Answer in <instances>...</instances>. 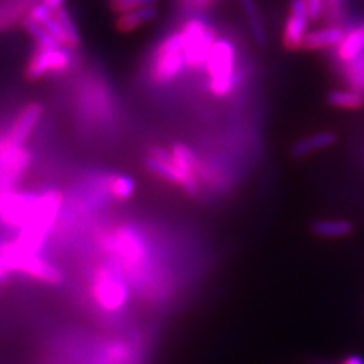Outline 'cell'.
<instances>
[{
  "mask_svg": "<svg viewBox=\"0 0 364 364\" xmlns=\"http://www.w3.org/2000/svg\"><path fill=\"white\" fill-rule=\"evenodd\" d=\"M156 2L158 0H109V8L112 13L123 14L144 6H155Z\"/></svg>",
  "mask_w": 364,
  "mask_h": 364,
  "instance_id": "24",
  "label": "cell"
},
{
  "mask_svg": "<svg viewBox=\"0 0 364 364\" xmlns=\"http://www.w3.org/2000/svg\"><path fill=\"white\" fill-rule=\"evenodd\" d=\"M309 25L310 18L304 0H291L290 16L282 32L284 48L291 52L302 49V43L309 33Z\"/></svg>",
  "mask_w": 364,
  "mask_h": 364,
  "instance_id": "9",
  "label": "cell"
},
{
  "mask_svg": "<svg viewBox=\"0 0 364 364\" xmlns=\"http://www.w3.org/2000/svg\"><path fill=\"white\" fill-rule=\"evenodd\" d=\"M336 141H337L336 132H333V131L317 132L314 135L306 136V139L299 140L298 143H294L291 146L290 154L293 158H304V156H309L314 152L326 149V147L333 146Z\"/></svg>",
  "mask_w": 364,
  "mask_h": 364,
  "instance_id": "13",
  "label": "cell"
},
{
  "mask_svg": "<svg viewBox=\"0 0 364 364\" xmlns=\"http://www.w3.org/2000/svg\"><path fill=\"white\" fill-rule=\"evenodd\" d=\"M95 299L105 311H119L128 299L124 282L109 270H99L95 281Z\"/></svg>",
  "mask_w": 364,
  "mask_h": 364,
  "instance_id": "8",
  "label": "cell"
},
{
  "mask_svg": "<svg viewBox=\"0 0 364 364\" xmlns=\"http://www.w3.org/2000/svg\"><path fill=\"white\" fill-rule=\"evenodd\" d=\"M32 20H36L37 23H40V25H43V23L48 20L49 17H52L53 16V13L52 11L46 6L43 2H37L36 5H33L32 8H31V11H29V14H28Z\"/></svg>",
  "mask_w": 364,
  "mask_h": 364,
  "instance_id": "27",
  "label": "cell"
},
{
  "mask_svg": "<svg viewBox=\"0 0 364 364\" xmlns=\"http://www.w3.org/2000/svg\"><path fill=\"white\" fill-rule=\"evenodd\" d=\"M55 18L60 21V25L63 26L67 40H68V46H70V49H76L79 46L82 44V38H81V33H79V29L76 28L75 21L70 16V13L63 6L60 9H56L53 13Z\"/></svg>",
  "mask_w": 364,
  "mask_h": 364,
  "instance_id": "22",
  "label": "cell"
},
{
  "mask_svg": "<svg viewBox=\"0 0 364 364\" xmlns=\"http://www.w3.org/2000/svg\"><path fill=\"white\" fill-rule=\"evenodd\" d=\"M0 263L8 272H21L33 279L50 284V286H58L63 282V275L58 269L41 259L37 254L21 252L14 243L0 247Z\"/></svg>",
  "mask_w": 364,
  "mask_h": 364,
  "instance_id": "1",
  "label": "cell"
},
{
  "mask_svg": "<svg viewBox=\"0 0 364 364\" xmlns=\"http://www.w3.org/2000/svg\"><path fill=\"white\" fill-rule=\"evenodd\" d=\"M40 2H43L46 6H48L52 13L64 6V0H40Z\"/></svg>",
  "mask_w": 364,
  "mask_h": 364,
  "instance_id": "28",
  "label": "cell"
},
{
  "mask_svg": "<svg viewBox=\"0 0 364 364\" xmlns=\"http://www.w3.org/2000/svg\"><path fill=\"white\" fill-rule=\"evenodd\" d=\"M38 202L40 196L36 193H0V219L9 226L23 230L36 219Z\"/></svg>",
  "mask_w": 364,
  "mask_h": 364,
  "instance_id": "5",
  "label": "cell"
},
{
  "mask_svg": "<svg viewBox=\"0 0 364 364\" xmlns=\"http://www.w3.org/2000/svg\"><path fill=\"white\" fill-rule=\"evenodd\" d=\"M306 6V13H309L310 21L321 20L325 9V0H304Z\"/></svg>",
  "mask_w": 364,
  "mask_h": 364,
  "instance_id": "26",
  "label": "cell"
},
{
  "mask_svg": "<svg viewBox=\"0 0 364 364\" xmlns=\"http://www.w3.org/2000/svg\"><path fill=\"white\" fill-rule=\"evenodd\" d=\"M186 65L182 31L168 36L156 50L152 63V77L158 84L172 82Z\"/></svg>",
  "mask_w": 364,
  "mask_h": 364,
  "instance_id": "3",
  "label": "cell"
},
{
  "mask_svg": "<svg viewBox=\"0 0 364 364\" xmlns=\"http://www.w3.org/2000/svg\"><path fill=\"white\" fill-rule=\"evenodd\" d=\"M364 50V23L358 28L349 31L345 38L337 46V60L341 64H348Z\"/></svg>",
  "mask_w": 364,
  "mask_h": 364,
  "instance_id": "14",
  "label": "cell"
},
{
  "mask_svg": "<svg viewBox=\"0 0 364 364\" xmlns=\"http://www.w3.org/2000/svg\"><path fill=\"white\" fill-rule=\"evenodd\" d=\"M72 64L70 50L65 48L43 49L37 48L32 53L31 60L25 68V76L29 81H38V79L50 75L64 73Z\"/></svg>",
  "mask_w": 364,
  "mask_h": 364,
  "instance_id": "7",
  "label": "cell"
},
{
  "mask_svg": "<svg viewBox=\"0 0 364 364\" xmlns=\"http://www.w3.org/2000/svg\"><path fill=\"white\" fill-rule=\"evenodd\" d=\"M8 275H9V272L4 267L2 263H0V282H5L8 279Z\"/></svg>",
  "mask_w": 364,
  "mask_h": 364,
  "instance_id": "31",
  "label": "cell"
},
{
  "mask_svg": "<svg viewBox=\"0 0 364 364\" xmlns=\"http://www.w3.org/2000/svg\"><path fill=\"white\" fill-rule=\"evenodd\" d=\"M328 104L343 109H360L364 105V96L355 90H333L328 93Z\"/></svg>",
  "mask_w": 364,
  "mask_h": 364,
  "instance_id": "19",
  "label": "cell"
},
{
  "mask_svg": "<svg viewBox=\"0 0 364 364\" xmlns=\"http://www.w3.org/2000/svg\"><path fill=\"white\" fill-rule=\"evenodd\" d=\"M235 48L228 40H215L207 61L210 73V90L215 96H226L234 87Z\"/></svg>",
  "mask_w": 364,
  "mask_h": 364,
  "instance_id": "2",
  "label": "cell"
},
{
  "mask_svg": "<svg viewBox=\"0 0 364 364\" xmlns=\"http://www.w3.org/2000/svg\"><path fill=\"white\" fill-rule=\"evenodd\" d=\"M341 364H364V358L358 354H352L341 361Z\"/></svg>",
  "mask_w": 364,
  "mask_h": 364,
  "instance_id": "29",
  "label": "cell"
},
{
  "mask_svg": "<svg viewBox=\"0 0 364 364\" xmlns=\"http://www.w3.org/2000/svg\"><path fill=\"white\" fill-rule=\"evenodd\" d=\"M158 14L155 6H144L129 11V13H123L116 20V28L119 32H132L139 29L146 23L152 21Z\"/></svg>",
  "mask_w": 364,
  "mask_h": 364,
  "instance_id": "16",
  "label": "cell"
},
{
  "mask_svg": "<svg viewBox=\"0 0 364 364\" xmlns=\"http://www.w3.org/2000/svg\"><path fill=\"white\" fill-rule=\"evenodd\" d=\"M186 2L191 4L193 6H196V8H205L208 4H211V0H186Z\"/></svg>",
  "mask_w": 364,
  "mask_h": 364,
  "instance_id": "30",
  "label": "cell"
},
{
  "mask_svg": "<svg viewBox=\"0 0 364 364\" xmlns=\"http://www.w3.org/2000/svg\"><path fill=\"white\" fill-rule=\"evenodd\" d=\"M328 2H329V6H331L333 11H338L340 5H341V2H343V0H328Z\"/></svg>",
  "mask_w": 364,
  "mask_h": 364,
  "instance_id": "32",
  "label": "cell"
},
{
  "mask_svg": "<svg viewBox=\"0 0 364 364\" xmlns=\"http://www.w3.org/2000/svg\"><path fill=\"white\" fill-rule=\"evenodd\" d=\"M43 26L46 28V31H48V32L50 33L52 38L61 46V48L70 49V46H68V40H67L65 32H64L63 26L60 25V21L55 18V16H52V17H49L48 20H46V21L43 23Z\"/></svg>",
  "mask_w": 364,
  "mask_h": 364,
  "instance_id": "25",
  "label": "cell"
},
{
  "mask_svg": "<svg viewBox=\"0 0 364 364\" xmlns=\"http://www.w3.org/2000/svg\"><path fill=\"white\" fill-rule=\"evenodd\" d=\"M144 166L155 176L172 182L175 186H179L188 195H196L198 193V179L184 172L176 164L173 156L166 151L152 149L151 154L144 159Z\"/></svg>",
  "mask_w": 364,
  "mask_h": 364,
  "instance_id": "6",
  "label": "cell"
},
{
  "mask_svg": "<svg viewBox=\"0 0 364 364\" xmlns=\"http://www.w3.org/2000/svg\"><path fill=\"white\" fill-rule=\"evenodd\" d=\"M21 26L28 31L29 36L37 41L38 48L43 49H55V48H61V46L56 43L50 33L46 31V28L40 23H37L36 20H32L29 16H26L25 18L21 20Z\"/></svg>",
  "mask_w": 364,
  "mask_h": 364,
  "instance_id": "21",
  "label": "cell"
},
{
  "mask_svg": "<svg viewBox=\"0 0 364 364\" xmlns=\"http://www.w3.org/2000/svg\"><path fill=\"white\" fill-rule=\"evenodd\" d=\"M345 65L346 84L352 90H355L357 93L364 96V50Z\"/></svg>",
  "mask_w": 364,
  "mask_h": 364,
  "instance_id": "20",
  "label": "cell"
},
{
  "mask_svg": "<svg viewBox=\"0 0 364 364\" xmlns=\"http://www.w3.org/2000/svg\"><path fill=\"white\" fill-rule=\"evenodd\" d=\"M240 4L246 14L249 29H250V33H252L255 43H258L259 46H264L267 43V37H266L263 20H261V16L258 13L255 0H240Z\"/></svg>",
  "mask_w": 364,
  "mask_h": 364,
  "instance_id": "18",
  "label": "cell"
},
{
  "mask_svg": "<svg viewBox=\"0 0 364 364\" xmlns=\"http://www.w3.org/2000/svg\"><path fill=\"white\" fill-rule=\"evenodd\" d=\"M184 36V60L190 68L207 65L210 52L215 43V32L199 18L187 21L181 29Z\"/></svg>",
  "mask_w": 364,
  "mask_h": 364,
  "instance_id": "4",
  "label": "cell"
},
{
  "mask_svg": "<svg viewBox=\"0 0 364 364\" xmlns=\"http://www.w3.org/2000/svg\"><path fill=\"white\" fill-rule=\"evenodd\" d=\"M109 190L112 198L117 200H128L135 191V181L128 175H117L111 179Z\"/></svg>",
  "mask_w": 364,
  "mask_h": 364,
  "instance_id": "23",
  "label": "cell"
},
{
  "mask_svg": "<svg viewBox=\"0 0 364 364\" xmlns=\"http://www.w3.org/2000/svg\"><path fill=\"white\" fill-rule=\"evenodd\" d=\"M43 112L44 107L40 102H32V104L26 105L20 111L8 135L4 136V139H0V143L6 147H13V149L14 147H21V144L29 139V135L33 132V129L37 128L38 122L43 117Z\"/></svg>",
  "mask_w": 364,
  "mask_h": 364,
  "instance_id": "10",
  "label": "cell"
},
{
  "mask_svg": "<svg viewBox=\"0 0 364 364\" xmlns=\"http://www.w3.org/2000/svg\"><path fill=\"white\" fill-rule=\"evenodd\" d=\"M114 249L128 264H136L143 259V245L131 232H119L114 240Z\"/></svg>",
  "mask_w": 364,
  "mask_h": 364,
  "instance_id": "15",
  "label": "cell"
},
{
  "mask_svg": "<svg viewBox=\"0 0 364 364\" xmlns=\"http://www.w3.org/2000/svg\"><path fill=\"white\" fill-rule=\"evenodd\" d=\"M345 31L340 26H328L306 33L302 43V49L305 50H322L336 48L345 38Z\"/></svg>",
  "mask_w": 364,
  "mask_h": 364,
  "instance_id": "11",
  "label": "cell"
},
{
  "mask_svg": "<svg viewBox=\"0 0 364 364\" xmlns=\"http://www.w3.org/2000/svg\"><path fill=\"white\" fill-rule=\"evenodd\" d=\"M352 226L348 220H318L313 223L311 231L314 235L322 238H340L352 234Z\"/></svg>",
  "mask_w": 364,
  "mask_h": 364,
  "instance_id": "17",
  "label": "cell"
},
{
  "mask_svg": "<svg viewBox=\"0 0 364 364\" xmlns=\"http://www.w3.org/2000/svg\"><path fill=\"white\" fill-rule=\"evenodd\" d=\"M37 0H0V32L21 23Z\"/></svg>",
  "mask_w": 364,
  "mask_h": 364,
  "instance_id": "12",
  "label": "cell"
}]
</instances>
